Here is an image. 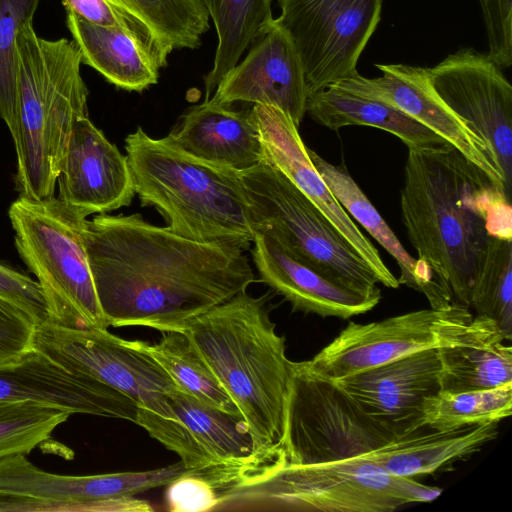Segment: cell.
<instances>
[{
	"instance_id": "1",
	"label": "cell",
	"mask_w": 512,
	"mask_h": 512,
	"mask_svg": "<svg viewBox=\"0 0 512 512\" xmlns=\"http://www.w3.org/2000/svg\"><path fill=\"white\" fill-rule=\"evenodd\" d=\"M82 237L108 326L184 331L255 282L244 250L181 237L141 214H99Z\"/></svg>"
},
{
	"instance_id": "2",
	"label": "cell",
	"mask_w": 512,
	"mask_h": 512,
	"mask_svg": "<svg viewBox=\"0 0 512 512\" xmlns=\"http://www.w3.org/2000/svg\"><path fill=\"white\" fill-rule=\"evenodd\" d=\"M402 221L418 260L457 303L470 307L490 237L512 240L511 197L450 144L408 148Z\"/></svg>"
},
{
	"instance_id": "3",
	"label": "cell",
	"mask_w": 512,
	"mask_h": 512,
	"mask_svg": "<svg viewBox=\"0 0 512 512\" xmlns=\"http://www.w3.org/2000/svg\"><path fill=\"white\" fill-rule=\"evenodd\" d=\"M266 303L242 291L183 331L239 410L258 465L281 455L293 364Z\"/></svg>"
},
{
	"instance_id": "4",
	"label": "cell",
	"mask_w": 512,
	"mask_h": 512,
	"mask_svg": "<svg viewBox=\"0 0 512 512\" xmlns=\"http://www.w3.org/2000/svg\"><path fill=\"white\" fill-rule=\"evenodd\" d=\"M16 47V188L19 196L42 200L54 197L72 129L88 116L89 91L74 41L39 37L29 22Z\"/></svg>"
},
{
	"instance_id": "5",
	"label": "cell",
	"mask_w": 512,
	"mask_h": 512,
	"mask_svg": "<svg viewBox=\"0 0 512 512\" xmlns=\"http://www.w3.org/2000/svg\"><path fill=\"white\" fill-rule=\"evenodd\" d=\"M135 194L173 233L246 250L255 231L239 173L198 160L142 127L125 139Z\"/></svg>"
},
{
	"instance_id": "6",
	"label": "cell",
	"mask_w": 512,
	"mask_h": 512,
	"mask_svg": "<svg viewBox=\"0 0 512 512\" xmlns=\"http://www.w3.org/2000/svg\"><path fill=\"white\" fill-rule=\"evenodd\" d=\"M441 492L390 475L361 457L305 465L274 460L236 473L219 494L215 511L391 512L429 502Z\"/></svg>"
},
{
	"instance_id": "7",
	"label": "cell",
	"mask_w": 512,
	"mask_h": 512,
	"mask_svg": "<svg viewBox=\"0 0 512 512\" xmlns=\"http://www.w3.org/2000/svg\"><path fill=\"white\" fill-rule=\"evenodd\" d=\"M8 216L18 254L43 290L48 322L108 330L82 237L87 216L55 196L42 200L19 196Z\"/></svg>"
},
{
	"instance_id": "8",
	"label": "cell",
	"mask_w": 512,
	"mask_h": 512,
	"mask_svg": "<svg viewBox=\"0 0 512 512\" xmlns=\"http://www.w3.org/2000/svg\"><path fill=\"white\" fill-rule=\"evenodd\" d=\"M256 233L273 238L294 260L359 291L377 288L370 267L313 202L266 159L239 173Z\"/></svg>"
},
{
	"instance_id": "9",
	"label": "cell",
	"mask_w": 512,
	"mask_h": 512,
	"mask_svg": "<svg viewBox=\"0 0 512 512\" xmlns=\"http://www.w3.org/2000/svg\"><path fill=\"white\" fill-rule=\"evenodd\" d=\"M396 440L334 380L293 362L281 455L290 465L361 457Z\"/></svg>"
},
{
	"instance_id": "10",
	"label": "cell",
	"mask_w": 512,
	"mask_h": 512,
	"mask_svg": "<svg viewBox=\"0 0 512 512\" xmlns=\"http://www.w3.org/2000/svg\"><path fill=\"white\" fill-rule=\"evenodd\" d=\"M498 334L502 332L495 321L473 316L469 307L455 302L447 309L412 311L367 324L351 321L307 363L336 380L419 351L476 343Z\"/></svg>"
},
{
	"instance_id": "11",
	"label": "cell",
	"mask_w": 512,
	"mask_h": 512,
	"mask_svg": "<svg viewBox=\"0 0 512 512\" xmlns=\"http://www.w3.org/2000/svg\"><path fill=\"white\" fill-rule=\"evenodd\" d=\"M180 462L153 470L87 476L60 475L25 454L0 459V512H151L135 495L167 486L187 472Z\"/></svg>"
},
{
	"instance_id": "12",
	"label": "cell",
	"mask_w": 512,
	"mask_h": 512,
	"mask_svg": "<svg viewBox=\"0 0 512 512\" xmlns=\"http://www.w3.org/2000/svg\"><path fill=\"white\" fill-rule=\"evenodd\" d=\"M383 0H278V24L302 62L309 95L357 73ZM308 95V96H309Z\"/></svg>"
},
{
	"instance_id": "13",
	"label": "cell",
	"mask_w": 512,
	"mask_h": 512,
	"mask_svg": "<svg viewBox=\"0 0 512 512\" xmlns=\"http://www.w3.org/2000/svg\"><path fill=\"white\" fill-rule=\"evenodd\" d=\"M33 347L66 369L91 376L133 399L139 408L172 418L169 395L181 390L167 372L130 340L108 330L36 328Z\"/></svg>"
},
{
	"instance_id": "14",
	"label": "cell",
	"mask_w": 512,
	"mask_h": 512,
	"mask_svg": "<svg viewBox=\"0 0 512 512\" xmlns=\"http://www.w3.org/2000/svg\"><path fill=\"white\" fill-rule=\"evenodd\" d=\"M443 102L484 141L511 194L512 86L488 54L462 48L428 68Z\"/></svg>"
},
{
	"instance_id": "15",
	"label": "cell",
	"mask_w": 512,
	"mask_h": 512,
	"mask_svg": "<svg viewBox=\"0 0 512 512\" xmlns=\"http://www.w3.org/2000/svg\"><path fill=\"white\" fill-rule=\"evenodd\" d=\"M172 418L138 408L137 425L175 452L188 470L258 465L252 436L240 416L211 407L176 390L169 395Z\"/></svg>"
},
{
	"instance_id": "16",
	"label": "cell",
	"mask_w": 512,
	"mask_h": 512,
	"mask_svg": "<svg viewBox=\"0 0 512 512\" xmlns=\"http://www.w3.org/2000/svg\"><path fill=\"white\" fill-rule=\"evenodd\" d=\"M382 76L358 72L330 86L388 104L418 121L483 170L506 194L504 179L484 141L456 115L434 90L428 68L406 64H376Z\"/></svg>"
},
{
	"instance_id": "17",
	"label": "cell",
	"mask_w": 512,
	"mask_h": 512,
	"mask_svg": "<svg viewBox=\"0 0 512 512\" xmlns=\"http://www.w3.org/2000/svg\"><path fill=\"white\" fill-rule=\"evenodd\" d=\"M437 349L419 351L334 380L397 439L425 429L423 406L440 391Z\"/></svg>"
},
{
	"instance_id": "18",
	"label": "cell",
	"mask_w": 512,
	"mask_h": 512,
	"mask_svg": "<svg viewBox=\"0 0 512 512\" xmlns=\"http://www.w3.org/2000/svg\"><path fill=\"white\" fill-rule=\"evenodd\" d=\"M264 159L286 175L320 210L377 276L379 283L396 289L397 278L382 260L378 250L361 232L351 216L334 197L314 167L299 132L290 116L272 105L254 104Z\"/></svg>"
},
{
	"instance_id": "19",
	"label": "cell",
	"mask_w": 512,
	"mask_h": 512,
	"mask_svg": "<svg viewBox=\"0 0 512 512\" xmlns=\"http://www.w3.org/2000/svg\"><path fill=\"white\" fill-rule=\"evenodd\" d=\"M31 400L70 412L136 423L138 404L103 382L73 372L35 349L0 365V401Z\"/></svg>"
},
{
	"instance_id": "20",
	"label": "cell",
	"mask_w": 512,
	"mask_h": 512,
	"mask_svg": "<svg viewBox=\"0 0 512 512\" xmlns=\"http://www.w3.org/2000/svg\"><path fill=\"white\" fill-rule=\"evenodd\" d=\"M252 45L245 59L220 80L207 101L224 106L235 102L272 105L299 127L309 93L290 36L274 19Z\"/></svg>"
},
{
	"instance_id": "21",
	"label": "cell",
	"mask_w": 512,
	"mask_h": 512,
	"mask_svg": "<svg viewBox=\"0 0 512 512\" xmlns=\"http://www.w3.org/2000/svg\"><path fill=\"white\" fill-rule=\"evenodd\" d=\"M57 184V198L87 217L128 206L135 195L127 157L88 116L72 129Z\"/></svg>"
},
{
	"instance_id": "22",
	"label": "cell",
	"mask_w": 512,
	"mask_h": 512,
	"mask_svg": "<svg viewBox=\"0 0 512 512\" xmlns=\"http://www.w3.org/2000/svg\"><path fill=\"white\" fill-rule=\"evenodd\" d=\"M252 259L261 281L294 310L349 319L372 310L381 299L377 287L359 291L336 284L290 257L270 236L256 233Z\"/></svg>"
},
{
	"instance_id": "23",
	"label": "cell",
	"mask_w": 512,
	"mask_h": 512,
	"mask_svg": "<svg viewBox=\"0 0 512 512\" xmlns=\"http://www.w3.org/2000/svg\"><path fill=\"white\" fill-rule=\"evenodd\" d=\"M163 140L198 160L237 173L264 159L251 109L236 111L210 101L190 107Z\"/></svg>"
},
{
	"instance_id": "24",
	"label": "cell",
	"mask_w": 512,
	"mask_h": 512,
	"mask_svg": "<svg viewBox=\"0 0 512 512\" xmlns=\"http://www.w3.org/2000/svg\"><path fill=\"white\" fill-rule=\"evenodd\" d=\"M307 152L340 205L394 258L400 268V276L397 279L399 285H405L424 294L432 309L442 310L452 306L456 302L452 293L435 278L426 265L405 250L384 218L349 174L346 166L343 163L334 165L310 148H307Z\"/></svg>"
},
{
	"instance_id": "25",
	"label": "cell",
	"mask_w": 512,
	"mask_h": 512,
	"mask_svg": "<svg viewBox=\"0 0 512 512\" xmlns=\"http://www.w3.org/2000/svg\"><path fill=\"white\" fill-rule=\"evenodd\" d=\"M497 435V422L449 431L425 432L422 429L361 458L376 464L390 475L414 478L434 474L458 461L467 460Z\"/></svg>"
},
{
	"instance_id": "26",
	"label": "cell",
	"mask_w": 512,
	"mask_h": 512,
	"mask_svg": "<svg viewBox=\"0 0 512 512\" xmlns=\"http://www.w3.org/2000/svg\"><path fill=\"white\" fill-rule=\"evenodd\" d=\"M66 12L67 27L82 63L127 91L141 92L157 83L160 67L137 37L122 28L96 25Z\"/></svg>"
},
{
	"instance_id": "27",
	"label": "cell",
	"mask_w": 512,
	"mask_h": 512,
	"mask_svg": "<svg viewBox=\"0 0 512 512\" xmlns=\"http://www.w3.org/2000/svg\"><path fill=\"white\" fill-rule=\"evenodd\" d=\"M306 113L318 124L334 131L356 125L382 129L398 137L408 148H431L448 144L404 112L336 86L309 95Z\"/></svg>"
},
{
	"instance_id": "28",
	"label": "cell",
	"mask_w": 512,
	"mask_h": 512,
	"mask_svg": "<svg viewBox=\"0 0 512 512\" xmlns=\"http://www.w3.org/2000/svg\"><path fill=\"white\" fill-rule=\"evenodd\" d=\"M218 36L213 68L204 78L205 100L238 64L244 51L262 36L274 19L271 0H202Z\"/></svg>"
},
{
	"instance_id": "29",
	"label": "cell",
	"mask_w": 512,
	"mask_h": 512,
	"mask_svg": "<svg viewBox=\"0 0 512 512\" xmlns=\"http://www.w3.org/2000/svg\"><path fill=\"white\" fill-rule=\"evenodd\" d=\"M502 334L437 349L442 392L486 390L512 383V348Z\"/></svg>"
},
{
	"instance_id": "30",
	"label": "cell",
	"mask_w": 512,
	"mask_h": 512,
	"mask_svg": "<svg viewBox=\"0 0 512 512\" xmlns=\"http://www.w3.org/2000/svg\"><path fill=\"white\" fill-rule=\"evenodd\" d=\"M131 342L150 355L179 389L211 407L241 417L236 405L185 332H162V337L155 343Z\"/></svg>"
},
{
	"instance_id": "31",
	"label": "cell",
	"mask_w": 512,
	"mask_h": 512,
	"mask_svg": "<svg viewBox=\"0 0 512 512\" xmlns=\"http://www.w3.org/2000/svg\"><path fill=\"white\" fill-rule=\"evenodd\" d=\"M142 22L171 53L195 49L209 30V14L202 0H108Z\"/></svg>"
},
{
	"instance_id": "32",
	"label": "cell",
	"mask_w": 512,
	"mask_h": 512,
	"mask_svg": "<svg viewBox=\"0 0 512 512\" xmlns=\"http://www.w3.org/2000/svg\"><path fill=\"white\" fill-rule=\"evenodd\" d=\"M512 412V383L500 387L442 392L426 398L423 421L426 428L449 431L470 425L499 423Z\"/></svg>"
},
{
	"instance_id": "33",
	"label": "cell",
	"mask_w": 512,
	"mask_h": 512,
	"mask_svg": "<svg viewBox=\"0 0 512 512\" xmlns=\"http://www.w3.org/2000/svg\"><path fill=\"white\" fill-rule=\"evenodd\" d=\"M470 307L496 322L505 340L512 338V241L490 237L473 279Z\"/></svg>"
},
{
	"instance_id": "34",
	"label": "cell",
	"mask_w": 512,
	"mask_h": 512,
	"mask_svg": "<svg viewBox=\"0 0 512 512\" xmlns=\"http://www.w3.org/2000/svg\"><path fill=\"white\" fill-rule=\"evenodd\" d=\"M71 415L37 401H0V459L29 454Z\"/></svg>"
},
{
	"instance_id": "35",
	"label": "cell",
	"mask_w": 512,
	"mask_h": 512,
	"mask_svg": "<svg viewBox=\"0 0 512 512\" xmlns=\"http://www.w3.org/2000/svg\"><path fill=\"white\" fill-rule=\"evenodd\" d=\"M40 0H0V118L17 133V47L20 30L33 22Z\"/></svg>"
},
{
	"instance_id": "36",
	"label": "cell",
	"mask_w": 512,
	"mask_h": 512,
	"mask_svg": "<svg viewBox=\"0 0 512 512\" xmlns=\"http://www.w3.org/2000/svg\"><path fill=\"white\" fill-rule=\"evenodd\" d=\"M0 297L15 305L37 326L49 321V310L38 281L0 261Z\"/></svg>"
},
{
	"instance_id": "37",
	"label": "cell",
	"mask_w": 512,
	"mask_h": 512,
	"mask_svg": "<svg viewBox=\"0 0 512 512\" xmlns=\"http://www.w3.org/2000/svg\"><path fill=\"white\" fill-rule=\"evenodd\" d=\"M36 328L30 316L0 297V365L14 362L33 349Z\"/></svg>"
},
{
	"instance_id": "38",
	"label": "cell",
	"mask_w": 512,
	"mask_h": 512,
	"mask_svg": "<svg viewBox=\"0 0 512 512\" xmlns=\"http://www.w3.org/2000/svg\"><path fill=\"white\" fill-rule=\"evenodd\" d=\"M165 496L172 512L215 511L218 502L214 488L198 470H188L171 481Z\"/></svg>"
}]
</instances>
